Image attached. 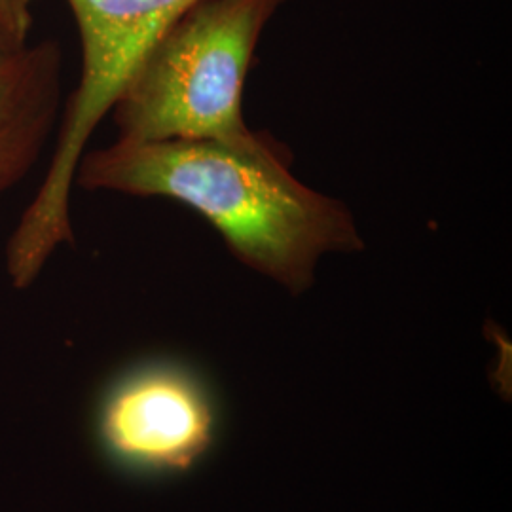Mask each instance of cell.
I'll use <instances>...</instances> for the list:
<instances>
[{"label": "cell", "instance_id": "1", "mask_svg": "<svg viewBox=\"0 0 512 512\" xmlns=\"http://www.w3.org/2000/svg\"><path fill=\"white\" fill-rule=\"evenodd\" d=\"M74 186L183 203L241 264L293 294L310 289L321 256L365 249L348 205L300 183L268 133L249 145L118 139L82 154Z\"/></svg>", "mask_w": 512, "mask_h": 512}, {"label": "cell", "instance_id": "2", "mask_svg": "<svg viewBox=\"0 0 512 512\" xmlns=\"http://www.w3.org/2000/svg\"><path fill=\"white\" fill-rule=\"evenodd\" d=\"M287 0H200L148 50L114 101L118 139L255 143L243 88L256 46Z\"/></svg>", "mask_w": 512, "mask_h": 512}, {"label": "cell", "instance_id": "3", "mask_svg": "<svg viewBox=\"0 0 512 512\" xmlns=\"http://www.w3.org/2000/svg\"><path fill=\"white\" fill-rule=\"evenodd\" d=\"M80 44V80L63 105L46 175L6 247L18 289L29 287L50 256L73 243L74 173L97 126L110 114L152 44L200 0H67Z\"/></svg>", "mask_w": 512, "mask_h": 512}, {"label": "cell", "instance_id": "4", "mask_svg": "<svg viewBox=\"0 0 512 512\" xmlns=\"http://www.w3.org/2000/svg\"><path fill=\"white\" fill-rule=\"evenodd\" d=\"M219 435V408L202 378L177 361H147L116 376L93 408V440L114 471L139 480L183 476Z\"/></svg>", "mask_w": 512, "mask_h": 512}, {"label": "cell", "instance_id": "5", "mask_svg": "<svg viewBox=\"0 0 512 512\" xmlns=\"http://www.w3.org/2000/svg\"><path fill=\"white\" fill-rule=\"evenodd\" d=\"M57 44H27L0 63V198L40 162L63 112Z\"/></svg>", "mask_w": 512, "mask_h": 512}, {"label": "cell", "instance_id": "6", "mask_svg": "<svg viewBox=\"0 0 512 512\" xmlns=\"http://www.w3.org/2000/svg\"><path fill=\"white\" fill-rule=\"evenodd\" d=\"M29 44V27L21 25L2 4H0V63L18 54Z\"/></svg>", "mask_w": 512, "mask_h": 512}, {"label": "cell", "instance_id": "7", "mask_svg": "<svg viewBox=\"0 0 512 512\" xmlns=\"http://www.w3.org/2000/svg\"><path fill=\"white\" fill-rule=\"evenodd\" d=\"M0 4L18 19L21 25L29 27L31 29V10H33V4L35 0H0Z\"/></svg>", "mask_w": 512, "mask_h": 512}]
</instances>
